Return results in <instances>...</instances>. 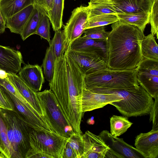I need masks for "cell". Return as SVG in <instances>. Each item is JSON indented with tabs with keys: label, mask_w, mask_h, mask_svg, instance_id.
Wrapping results in <instances>:
<instances>
[{
	"label": "cell",
	"mask_w": 158,
	"mask_h": 158,
	"mask_svg": "<svg viewBox=\"0 0 158 158\" xmlns=\"http://www.w3.org/2000/svg\"><path fill=\"white\" fill-rule=\"evenodd\" d=\"M68 139L52 131L33 129L30 135L31 148L49 155L52 158H61Z\"/></svg>",
	"instance_id": "7"
},
{
	"label": "cell",
	"mask_w": 158,
	"mask_h": 158,
	"mask_svg": "<svg viewBox=\"0 0 158 158\" xmlns=\"http://www.w3.org/2000/svg\"><path fill=\"white\" fill-rule=\"evenodd\" d=\"M92 92L118 95L122 99L110 104L114 106L122 115L127 117L149 114L154 103L152 97L140 85L131 88Z\"/></svg>",
	"instance_id": "3"
},
{
	"label": "cell",
	"mask_w": 158,
	"mask_h": 158,
	"mask_svg": "<svg viewBox=\"0 0 158 158\" xmlns=\"http://www.w3.org/2000/svg\"><path fill=\"white\" fill-rule=\"evenodd\" d=\"M35 34L46 40L49 44L51 43L50 21L48 16L42 14Z\"/></svg>",
	"instance_id": "33"
},
{
	"label": "cell",
	"mask_w": 158,
	"mask_h": 158,
	"mask_svg": "<svg viewBox=\"0 0 158 158\" xmlns=\"http://www.w3.org/2000/svg\"><path fill=\"white\" fill-rule=\"evenodd\" d=\"M85 76L65 52L56 59L54 76L49 83L67 119L77 132L81 131L83 114L81 103Z\"/></svg>",
	"instance_id": "1"
},
{
	"label": "cell",
	"mask_w": 158,
	"mask_h": 158,
	"mask_svg": "<svg viewBox=\"0 0 158 158\" xmlns=\"http://www.w3.org/2000/svg\"><path fill=\"white\" fill-rule=\"evenodd\" d=\"M89 14L87 6L82 5L74 9L72 12L64 30L69 43L84 33Z\"/></svg>",
	"instance_id": "11"
},
{
	"label": "cell",
	"mask_w": 158,
	"mask_h": 158,
	"mask_svg": "<svg viewBox=\"0 0 158 158\" xmlns=\"http://www.w3.org/2000/svg\"><path fill=\"white\" fill-rule=\"evenodd\" d=\"M33 0H0V10L6 19L27 6L33 4Z\"/></svg>",
	"instance_id": "21"
},
{
	"label": "cell",
	"mask_w": 158,
	"mask_h": 158,
	"mask_svg": "<svg viewBox=\"0 0 158 158\" xmlns=\"http://www.w3.org/2000/svg\"><path fill=\"white\" fill-rule=\"evenodd\" d=\"M6 20L4 18L0 10V34L3 33L6 28Z\"/></svg>",
	"instance_id": "43"
},
{
	"label": "cell",
	"mask_w": 158,
	"mask_h": 158,
	"mask_svg": "<svg viewBox=\"0 0 158 158\" xmlns=\"http://www.w3.org/2000/svg\"><path fill=\"white\" fill-rule=\"evenodd\" d=\"M52 158L49 155L31 148L29 149L25 156V158Z\"/></svg>",
	"instance_id": "41"
},
{
	"label": "cell",
	"mask_w": 158,
	"mask_h": 158,
	"mask_svg": "<svg viewBox=\"0 0 158 158\" xmlns=\"http://www.w3.org/2000/svg\"><path fill=\"white\" fill-rule=\"evenodd\" d=\"M97 1V0H90V2L93 3H96Z\"/></svg>",
	"instance_id": "47"
},
{
	"label": "cell",
	"mask_w": 158,
	"mask_h": 158,
	"mask_svg": "<svg viewBox=\"0 0 158 158\" xmlns=\"http://www.w3.org/2000/svg\"><path fill=\"white\" fill-rule=\"evenodd\" d=\"M107 39L108 69L131 70L143 59L141 44L145 35L137 27L118 20L112 24Z\"/></svg>",
	"instance_id": "2"
},
{
	"label": "cell",
	"mask_w": 158,
	"mask_h": 158,
	"mask_svg": "<svg viewBox=\"0 0 158 158\" xmlns=\"http://www.w3.org/2000/svg\"><path fill=\"white\" fill-rule=\"evenodd\" d=\"M6 76L3 77L0 76V85L4 87L24 104L27 106H31L10 82L7 78Z\"/></svg>",
	"instance_id": "36"
},
{
	"label": "cell",
	"mask_w": 158,
	"mask_h": 158,
	"mask_svg": "<svg viewBox=\"0 0 158 158\" xmlns=\"http://www.w3.org/2000/svg\"><path fill=\"white\" fill-rule=\"evenodd\" d=\"M136 69L139 85L153 98L158 97V60L143 58Z\"/></svg>",
	"instance_id": "9"
},
{
	"label": "cell",
	"mask_w": 158,
	"mask_h": 158,
	"mask_svg": "<svg viewBox=\"0 0 158 158\" xmlns=\"http://www.w3.org/2000/svg\"><path fill=\"white\" fill-rule=\"evenodd\" d=\"M36 93L52 131L68 138L75 131L54 93L50 89Z\"/></svg>",
	"instance_id": "6"
},
{
	"label": "cell",
	"mask_w": 158,
	"mask_h": 158,
	"mask_svg": "<svg viewBox=\"0 0 158 158\" xmlns=\"http://www.w3.org/2000/svg\"><path fill=\"white\" fill-rule=\"evenodd\" d=\"M54 0H33V4L42 14L48 16L52 9Z\"/></svg>",
	"instance_id": "37"
},
{
	"label": "cell",
	"mask_w": 158,
	"mask_h": 158,
	"mask_svg": "<svg viewBox=\"0 0 158 158\" xmlns=\"http://www.w3.org/2000/svg\"><path fill=\"white\" fill-rule=\"evenodd\" d=\"M0 152L6 158H12V151L9 141L6 120L0 108Z\"/></svg>",
	"instance_id": "24"
},
{
	"label": "cell",
	"mask_w": 158,
	"mask_h": 158,
	"mask_svg": "<svg viewBox=\"0 0 158 158\" xmlns=\"http://www.w3.org/2000/svg\"><path fill=\"white\" fill-rule=\"evenodd\" d=\"M66 52L81 70L85 76L108 68L106 61L98 55L68 47Z\"/></svg>",
	"instance_id": "10"
},
{
	"label": "cell",
	"mask_w": 158,
	"mask_h": 158,
	"mask_svg": "<svg viewBox=\"0 0 158 158\" xmlns=\"http://www.w3.org/2000/svg\"><path fill=\"white\" fill-rule=\"evenodd\" d=\"M135 148L145 158L158 157V130H152L137 135L135 141Z\"/></svg>",
	"instance_id": "13"
},
{
	"label": "cell",
	"mask_w": 158,
	"mask_h": 158,
	"mask_svg": "<svg viewBox=\"0 0 158 158\" xmlns=\"http://www.w3.org/2000/svg\"><path fill=\"white\" fill-rule=\"evenodd\" d=\"M50 43L52 46L56 59L64 55L69 44L64 30H60L55 31L54 36Z\"/></svg>",
	"instance_id": "27"
},
{
	"label": "cell",
	"mask_w": 158,
	"mask_h": 158,
	"mask_svg": "<svg viewBox=\"0 0 158 158\" xmlns=\"http://www.w3.org/2000/svg\"><path fill=\"white\" fill-rule=\"evenodd\" d=\"M149 23L151 25V34L158 36V0L153 1L150 11Z\"/></svg>",
	"instance_id": "35"
},
{
	"label": "cell",
	"mask_w": 158,
	"mask_h": 158,
	"mask_svg": "<svg viewBox=\"0 0 158 158\" xmlns=\"http://www.w3.org/2000/svg\"><path fill=\"white\" fill-rule=\"evenodd\" d=\"M87 6L89 10L88 18L104 14H117L113 3L89 2Z\"/></svg>",
	"instance_id": "31"
},
{
	"label": "cell",
	"mask_w": 158,
	"mask_h": 158,
	"mask_svg": "<svg viewBox=\"0 0 158 158\" xmlns=\"http://www.w3.org/2000/svg\"><path fill=\"white\" fill-rule=\"evenodd\" d=\"M122 99L118 95L94 93L85 88L83 90L81 103L83 113L102 108L111 102Z\"/></svg>",
	"instance_id": "12"
},
{
	"label": "cell",
	"mask_w": 158,
	"mask_h": 158,
	"mask_svg": "<svg viewBox=\"0 0 158 158\" xmlns=\"http://www.w3.org/2000/svg\"><path fill=\"white\" fill-rule=\"evenodd\" d=\"M110 148L124 158L143 157L135 148L125 142L123 138L114 137L107 130L102 131L99 135Z\"/></svg>",
	"instance_id": "16"
},
{
	"label": "cell",
	"mask_w": 158,
	"mask_h": 158,
	"mask_svg": "<svg viewBox=\"0 0 158 158\" xmlns=\"http://www.w3.org/2000/svg\"><path fill=\"white\" fill-rule=\"evenodd\" d=\"M61 158H77L76 152L70 146L68 140L64 147Z\"/></svg>",
	"instance_id": "40"
},
{
	"label": "cell",
	"mask_w": 158,
	"mask_h": 158,
	"mask_svg": "<svg viewBox=\"0 0 158 158\" xmlns=\"http://www.w3.org/2000/svg\"><path fill=\"white\" fill-rule=\"evenodd\" d=\"M82 136L84 145L82 158H104L110 148L102 138L89 131H86Z\"/></svg>",
	"instance_id": "14"
},
{
	"label": "cell",
	"mask_w": 158,
	"mask_h": 158,
	"mask_svg": "<svg viewBox=\"0 0 158 158\" xmlns=\"http://www.w3.org/2000/svg\"><path fill=\"white\" fill-rule=\"evenodd\" d=\"M0 87L11 100L14 110L20 118L33 129L52 131L45 117L40 115L31 106L24 104L2 86Z\"/></svg>",
	"instance_id": "8"
},
{
	"label": "cell",
	"mask_w": 158,
	"mask_h": 158,
	"mask_svg": "<svg viewBox=\"0 0 158 158\" xmlns=\"http://www.w3.org/2000/svg\"><path fill=\"white\" fill-rule=\"evenodd\" d=\"M153 0H112L117 14L150 12Z\"/></svg>",
	"instance_id": "19"
},
{
	"label": "cell",
	"mask_w": 158,
	"mask_h": 158,
	"mask_svg": "<svg viewBox=\"0 0 158 158\" xmlns=\"http://www.w3.org/2000/svg\"><path fill=\"white\" fill-rule=\"evenodd\" d=\"M6 77L32 107L40 115L45 117L36 92L26 85L16 74L7 73Z\"/></svg>",
	"instance_id": "18"
},
{
	"label": "cell",
	"mask_w": 158,
	"mask_h": 158,
	"mask_svg": "<svg viewBox=\"0 0 158 158\" xmlns=\"http://www.w3.org/2000/svg\"><path fill=\"white\" fill-rule=\"evenodd\" d=\"M119 20L116 15L104 14L88 18L85 29L105 26L112 24Z\"/></svg>",
	"instance_id": "30"
},
{
	"label": "cell",
	"mask_w": 158,
	"mask_h": 158,
	"mask_svg": "<svg viewBox=\"0 0 158 158\" xmlns=\"http://www.w3.org/2000/svg\"><path fill=\"white\" fill-rule=\"evenodd\" d=\"M110 133L117 137L125 132L133 124L126 116L113 115L110 118Z\"/></svg>",
	"instance_id": "25"
},
{
	"label": "cell",
	"mask_w": 158,
	"mask_h": 158,
	"mask_svg": "<svg viewBox=\"0 0 158 158\" xmlns=\"http://www.w3.org/2000/svg\"><path fill=\"white\" fill-rule=\"evenodd\" d=\"M87 123L90 125H92L94 124V120L93 118H92L88 119L87 121Z\"/></svg>",
	"instance_id": "45"
},
{
	"label": "cell",
	"mask_w": 158,
	"mask_h": 158,
	"mask_svg": "<svg viewBox=\"0 0 158 158\" xmlns=\"http://www.w3.org/2000/svg\"><path fill=\"white\" fill-rule=\"evenodd\" d=\"M64 0H54L49 19L54 31L60 30L63 25L62 18Z\"/></svg>",
	"instance_id": "28"
},
{
	"label": "cell",
	"mask_w": 158,
	"mask_h": 158,
	"mask_svg": "<svg viewBox=\"0 0 158 158\" xmlns=\"http://www.w3.org/2000/svg\"><path fill=\"white\" fill-rule=\"evenodd\" d=\"M104 158H123L124 157L112 149L110 148L106 152Z\"/></svg>",
	"instance_id": "42"
},
{
	"label": "cell",
	"mask_w": 158,
	"mask_h": 158,
	"mask_svg": "<svg viewBox=\"0 0 158 158\" xmlns=\"http://www.w3.org/2000/svg\"><path fill=\"white\" fill-rule=\"evenodd\" d=\"M137 74L136 68L127 70L107 68L85 76V88L93 91L138 87Z\"/></svg>",
	"instance_id": "4"
},
{
	"label": "cell",
	"mask_w": 158,
	"mask_h": 158,
	"mask_svg": "<svg viewBox=\"0 0 158 158\" xmlns=\"http://www.w3.org/2000/svg\"><path fill=\"white\" fill-rule=\"evenodd\" d=\"M0 108L13 110L14 106L9 97L0 87Z\"/></svg>",
	"instance_id": "39"
},
{
	"label": "cell",
	"mask_w": 158,
	"mask_h": 158,
	"mask_svg": "<svg viewBox=\"0 0 158 158\" xmlns=\"http://www.w3.org/2000/svg\"><path fill=\"white\" fill-rule=\"evenodd\" d=\"M34 8V5L31 4L6 19V28L11 32L20 35Z\"/></svg>",
	"instance_id": "20"
},
{
	"label": "cell",
	"mask_w": 158,
	"mask_h": 158,
	"mask_svg": "<svg viewBox=\"0 0 158 158\" xmlns=\"http://www.w3.org/2000/svg\"><path fill=\"white\" fill-rule=\"evenodd\" d=\"M109 32L106 31L104 26L96 27L85 29L83 36L89 39L106 40Z\"/></svg>",
	"instance_id": "34"
},
{
	"label": "cell",
	"mask_w": 158,
	"mask_h": 158,
	"mask_svg": "<svg viewBox=\"0 0 158 158\" xmlns=\"http://www.w3.org/2000/svg\"><path fill=\"white\" fill-rule=\"evenodd\" d=\"M1 109L6 120L8 139L12 149V158H25L31 148L30 135L33 129L14 110Z\"/></svg>",
	"instance_id": "5"
},
{
	"label": "cell",
	"mask_w": 158,
	"mask_h": 158,
	"mask_svg": "<svg viewBox=\"0 0 158 158\" xmlns=\"http://www.w3.org/2000/svg\"><path fill=\"white\" fill-rule=\"evenodd\" d=\"M154 103L150 111L149 121L152 122V130H158V97L155 99Z\"/></svg>",
	"instance_id": "38"
},
{
	"label": "cell",
	"mask_w": 158,
	"mask_h": 158,
	"mask_svg": "<svg viewBox=\"0 0 158 158\" xmlns=\"http://www.w3.org/2000/svg\"><path fill=\"white\" fill-rule=\"evenodd\" d=\"M143 58L158 60V47L154 35L151 33L144 36L141 42Z\"/></svg>",
	"instance_id": "23"
},
{
	"label": "cell",
	"mask_w": 158,
	"mask_h": 158,
	"mask_svg": "<svg viewBox=\"0 0 158 158\" xmlns=\"http://www.w3.org/2000/svg\"><path fill=\"white\" fill-rule=\"evenodd\" d=\"M18 76L29 87L36 92L40 91L44 82L41 67L38 64H26L21 68Z\"/></svg>",
	"instance_id": "17"
},
{
	"label": "cell",
	"mask_w": 158,
	"mask_h": 158,
	"mask_svg": "<svg viewBox=\"0 0 158 158\" xmlns=\"http://www.w3.org/2000/svg\"><path fill=\"white\" fill-rule=\"evenodd\" d=\"M41 15L39 11L35 7L20 35L23 40H24L31 35L35 34Z\"/></svg>",
	"instance_id": "29"
},
{
	"label": "cell",
	"mask_w": 158,
	"mask_h": 158,
	"mask_svg": "<svg viewBox=\"0 0 158 158\" xmlns=\"http://www.w3.org/2000/svg\"><path fill=\"white\" fill-rule=\"evenodd\" d=\"M23 63L20 51L9 47L0 45V70L16 74L21 68V64Z\"/></svg>",
	"instance_id": "15"
},
{
	"label": "cell",
	"mask_w": 158,
	"mask_h": 158,
	"mask_svg": "<svg viewBox=\"0 0 158 158\" xmlns=\"http://www.w3.org/2000/svg\"><path fill=\"white\" fill-rule=\"evenodd\" d=\"M68 141L76 152L77 158H82L84 154V145L82 135L75 132L68 138Z\"/></svg>",
	"instance_id": "32"
},
{
	"label": "cell",
	"mask_w": 158,
	"mask_h": 158,
	"mask_svg": "<svg viewBox=\"0 0 158 158\" xmlns=\"http://www.w3.org/2000/svg\"><path fill=\"white\" fill-rule=\"evenodd\" d=\"M96 3H113L112 0H97Z\"/></svg>",
	"instance_id": "44"
},
{
	"label": "cell",
	"mask_w": 158,
	"mask_h": 158,
	"mask_svg": "<svg viewBox=\"0 0 158 158\" xmlns=\"http://www.w3.org/2000/svg\"><path fill=\"white\" fill-rule=\"evenodd\" d=\"M150 12L117 14L119 20L135 26L143 32L147 25L149 23Z\"/></svg>",
	"instance_id": "22"
},
{
	"label": "cell",
	"mask_w": 158,
	"mask_h": 158,
	"mask_svg": "<svg viewBox=\"0 0 158 158\" xmlns=\"http://www.w3.org/2000/svg\"><path fill=\"white\" fill-rule=\"evenodd\" d=\"M49 45L46 49L42 67L43 69L44 78L49 82L54 76L56 58L52 44L50 43Z\"/></svg>",
	"instance_id": "26"
},
{
	"label": "cell",
	"mask_w": 158,
	"mask_h": 158,
	"mask_svg": "<svg viewBox=\"0 0 158 158\" xmlns=\"http://www.w3.org/2000/svg\"><path fill=\"white\" fill-rule=\"evenodd\" d=\"M0 158H6L5 156L0 152Z\"/></svg>",
	"instance_id": "46"
},
{
	"label": "cell",
	"mask_w": 158,
	"mask_h": 158,
	"mask_svg": "<svg viewBox=\"0 0 158 158\" xmlns=\"http://www.w3.org/2000/svg\"><path fill=\"white\" fill-rule=\"evenodd\" d=\"M154 0H153V1H154Z\"/></svg>",
	"instance_id": "48"
}]
</instances>
